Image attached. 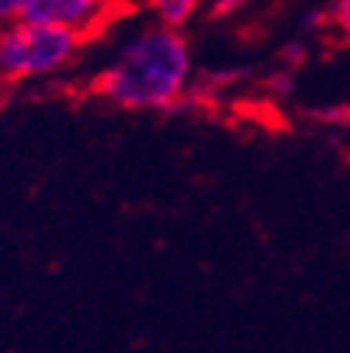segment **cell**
<instances>
[{
  "label": "cell",
  "instance_id": "cell-8",
  "mask_svg": "<svg viewBox=\"0 0 350 353\" xmlns=\"http://www.w3.org/2000/svg\"><path fill=\"white\" fill-rule=\"evenodd\" d=\"M207 3H210V14L213 17H230V14L241 12V9H247L252 0H207Z\"/></svg>",
  "mask_w": 350,
  "mask_h": 353
},
{
  "label": "cell",
  "instance_id": "cell-6",
  "mask_svg": "<svg viewBox=\"0 0 350 353\" xmlns=\"http://www.w3.org/2000/svg\"><path fill=\"white\" fill-rule=\"evenodd\" d=\"M331 26L339 34L350 37V0H336V3H333V9H331Z\"/></svg>",
  "mask_w": 350,
  "mask_h": 353
},
{
  "label": "cell",
  "instance_id": "cell-9",
  "mask_svg": "<svg viewBox=\"0 0 350 353\" xmlns=\"http://www.w3.org/2000/svg\"><path fill=\"white\" fill-rule=\"evenodd\" d=\"M305 62V48L300 46V42H289V46L283 48V68H297Z\"/></svg>",
  "mask_w": 350,
  "mask_h": 353
},
{
  "label": "cell",
  "instance_id": "cell-4",
  "mask_svg": "<svg viewBox=\"0 0 350 353\" xmlns=\"http://www.w3.org/2000/svg\"><path fill=\"white\" fill-rule=\"evenodd\" d=\"M202 3H207V0H149V12H152V20L163 26L183 28L202 9Z\"/></svg>",
  "mask_w": 350,
  "mask_h": 353
},
{
  "label": "cell",
  "instance_id": "cell-10",
  "mask_svg": "<svg viewBox=\"0 0 350 353\" xmlns=\"http://www.w3.org/2000/svg\"><path fill=\"white\" fill-rule=\"evenodd\" d=\"M325 23H331V14L325 12H309L302 17V28H322Z\"/></svg>",
  "mask_w": 350,
  "mask_h": 353
},
{
  "label": "cell",
  "instance_id": "cell-1",
  "mask_svg": "<svg viewBox=\"0 0 350 353\" xmlns=\"http://www.w3.org/2000/svg\"><path fill=\"white\" fill-rule=\"evenodd\" d=\"M194 81V54L183 28L157 20L118 42L112 59L96 73L93 96L132 112L177 110Z\"/></svg>",
  "mask_w": 350,
  "mask_h": 353
},
{
  "label": "cell",
  "instance_id": "cell-3",
  "mask_svg": "<svg viewBox=\"0 0 350 353\" xmlns=\"http://www.w3.org/2000/svg\"><path fill=\"white\" fill-rule=\"evenodd\" d=\"M112 0H34L28 9V20L62 26L90 39L112 20Z\"/></svg>",
  "mask_w": 350,
  "mask_h": 353
},
{
  "label": "cell",
  "instance_id": "cell-7",
  "mask_svg": "<svg viewBox=\"0 0 350 353\" xmlns=\"http://www.w3.org/2000/svg\"><path fill=\"white\" fill-rule=\"evenodd\" d=\"M269 90H272L275 96H291V90H294L291 68H283V70H278V73L269 76Z\"/></svg>",
  "mask_w": 350,
  "mask_h": 353
},
{
  "label": "cell",
  "instance_id": "cell-2",
  "mask_svg": "<svg viewBox=\"0 0 350 353\" xmlns=\"http://www.w3.org/2000/svg\"><path fill=\"white\" fill-rule=\"evenodd\" d=\"M84 42L87 39L70 28L37 23L28 17L0 26V84L59 76L76 62Z\"/></svg>",
  "mask_w": 350,
  "mask_h": 353
},
{
  "label": "cell",
  "instance_id": "cell-5",
  "mask_svg": "<svg viewBox=\"0 0 350 353\" xmlns=\"http://www.w3.org/2000/svg\"><path fill=\"white\" fill-rule=\"evenodd\" d=\"M31 3H34V0H0V26L23 20L28 14Z\"/></svg>",
  "mask_w": 350,
  "mask_h": 353
}]
</instances>
